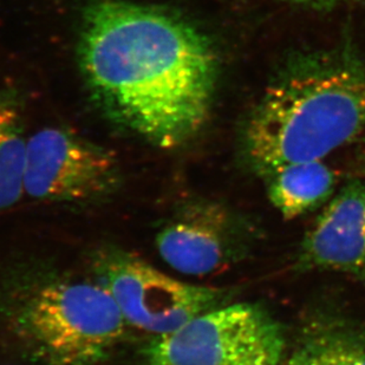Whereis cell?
Returning <instances> with one entry per match:
<instances>
[{"instance_id": "52a82bcc", "label": "cell", "mask_w": 365, "mask_h": 365, "mask_svg": "<svg viewBox=\"0 0 365 365\" xmlns=\"http://www.w3.org/2000/svg\"><path fill=\"white\" fill-rule=\"evenodd\" d=\"M253 231L244 217L224 203L192 199L176 207L156 235V248L173 269L206 277L245 258Z\"/></svg>"}, {"instance_id": "7a4b0ae2", "label": "cell", "mask_w": 365, "mask_h": 365, "mask_svg": "<svg viewBox=\"0 0 365 365\" xmlns=\"http://www.w3.org/2000/svg\"><path fill=\"white\" fill-rule=\"evenodd\" d=\"M365 131V58L350 48L293 62L266 89L242 129L259 175L324 159Z\"/></svg>"}, {"instance_id": "8fae6325", "label": "cell", "mask_w": 365, "mask_h": 365, "mask_svg": "<svg viewBox=\"0 0 365 365\" xmlns=\"http://www.w3.org/2000/svg\"><path fill=\"white\" fill-rule=\"evenodd\" d=\"M285 365H365V331L336 323L312 327Z\"/></svg>"}, {"instance_id": "7c38bea8", "label": "cell", "mask_w": 365, "mask_h": 365, "mask_svg": "<svg viewBox=\"0 0 365 365\" xmlns=\"http://www.w3.org/2000/svg\"><path fill=\"white\" fill-rule=\"evenodd\" d=\"M273 1L289 4L294 6L312 7V9L339 6L345 4H365V0H273Z\"/></svg>"}, {"instance_id": "6da1fadb", "label": "cell", "mask_w": 365, "mask_h": 365, "mask_svg": "<svg viewBox=\"0 0 365 365\" xmlns=\"http://www.w3.org/2000/svg\"><path fill=\"white\" fill-rule=\"evenodd\" d=\"M77 63L86 90L111 122L156 148H180L210 118L219 58L180 14L129 0L83 11Z\"/></svg>"}, {"instance_id": "30bf717a", "label": "cell", "mask_w": 365, "mask_h": 365, "mask_svg": "<svg viewBox=\"0 0 365 365\" xmlns=\"http://www.w3.org/2000/svg\"><path fill=\"white\" fill-rule=\"evenodd\" d=\"M28 138L17 93L0 84V212L25 194Z\"/></svg>"}, {"instance_id": "9c48e42d", "label": "cell", "mask_w": 365, "mask_h": 365, "mask_svg": "<svg viewBox=\"0 0 365 365\" xmlns=\"http://www.w3.org/2000/svg\"><path fill=\"white\" fill-rule=\"evenodd\" d=\"M265 179L269 201L286 220L329 202L336 187V173L322 160L284 165Z\"/></svg>"}, {"instance_id": "8992f818", "label": "cell", "mask_w": 365, "mask_h": 365, "mask_svg": "<svg viewBox=\"0 0 365 365\" xmlns=\"http://www.w3.org/2000/svg\"><path fill=\"white\" fill-rule=\"evenodd\" d=\"M121 185L114 153L75 131L45 127L28 138L25 194L35 200L101 202Z\"/></svg>"}, {"instance_id": "277c9868", "label": "cell", "mask_w": 365, "mask_h": 365, "mask_svg": "<svg viewBox=\"0 0 365 365\" xmlns=\"http://www.w3.org/2000/svg\"><path fill=\"white\" fill-rule=\"evenodd\" d=\"M284 329L257 304H227L141 349L142 365H280Z\"/></svg>"}, {"instance_id": "ba28073f", "label": "cell", "mask_w": 365, "mask_h": 365, "mask_svg": "<svg viewBox=\"0 0 365 365\" xmlns=\"http://www.w3.org/2000/svg\"><path fill=\"white\" fill-rule=\"evenodd\" d=\"M296 269L365 278V182L352 180L327 202L304 237Z\"/></svg>"}, {"instance_id": "3957f363", "label": "cell", "mask_w": 365, "mask_h": 365, "mask_svg": "<svg viewBox=\"0 0 365 365\" xmlns=\"http://www.w3.org/2000/svg\"><path fill=\"white\" fill-rule=\"evenodd\" d=\"M128 323L103 286L46 269L0 272V337L45 365H98Z\"/></svg>"}, {"instance_id": "5b68a950", "label": "cell", "mask_w": 365, "mask_h": 365, "mask_svg": "<svg viewBox=\"0 0 365 365\" xmlns=\"http://www.w3.org/2000/svg\"><path fill=\"white\" fill-rule=\"evenodd\" d=\"M93 269L128 325L155 336L172 334L228 304L226 289L183 283L121 248L97 252Z\"/></svg>"}]
</instances>
